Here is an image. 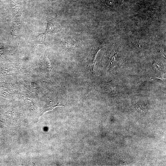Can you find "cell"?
I'll return each mask as SVG.
<instances>
[{"label":"cell","mask_w":166,"mask_h":166,"mask_svg":"<svg viewBox=\"0 0 166 166\" xmlns=\"http://www.w3.org/2000/svg\"><path fill=\"white\" fill-rule=\"evenodd\" d=\"M11 8L14 21L19 22L22 10V5L19 0H8Z\"/></svg>","instance_id":"cell-1"},{"label":"cell","mask_w":166,"mask_h":166,"mask_svg":"<svg viewBox=\"0 0 166 166\" xmlns=\"http://www.w3.org/2000/svg\"><path fill=\"white\" fill-rule=\"evenodd\" d=\"M41 68L47 77L51 81V72L53 65L49 59L45 54L41 62Z\"/></svg>","instance_id":"cell-2"},{"label":"cell","mask_w":166,"mask_h":166,"mask_svg":"<svg viewBox=\"0 0 166 166\" xmlns=\"http://www.w3.org/2000/svg\"><path fill=\"white\" fill-rule=\"evenodd\" d=\"M80 42L76 39L69 37L65 38L61 42L62 47L66 49H70L76 48L80 45Z\"/></svg>","instance_id":"cell-3"},{"label":"cell","mask_w":166,"mask_h":166,"mask_svg":"<svg viewBox=\"0 0 166 166\" xmlns=\"http://www.w3.org/2000/svg\"><path fill=\"white\" fill-rule=\"evenodd\" d=\"M60 30L61 27L59 24L54 20L49 19L48 20L45 33L46 34L54 33L59 31Z\"/></svg>","instance_id":"cell-4"},{"label":"cell","mask_w":166,"mask_h":166,"mask_svg":"<svg viewBox=\"0 0 166 166\" xmlns=\"http://www.w3.org/2000/svg\"><path fill=\"white\" fill-rule=\"evenodd\" d=\"M58 106H64L61 104L59 102H52L51 100L49 99L48 101L46 103L44 108L42 115L44 113L49 110H52L54 108Z\"/></svg>","instance_id":"cell-5"},{"label":"cell","mask_w":166,"mask_h":166,"mask_svg":"<svg viewBox=\"0 0 166 166\" xmlns=\"http://www.w3.org/2000/svg\"><path fill=\"white\" fill-rule=\"evenodd\" d=\"M45 33H42L39 34L35 38V40L36 42L39 43H43L45 41L46 35Z\"/></svg>","instance_id":"cell-6"}]
</instances>
